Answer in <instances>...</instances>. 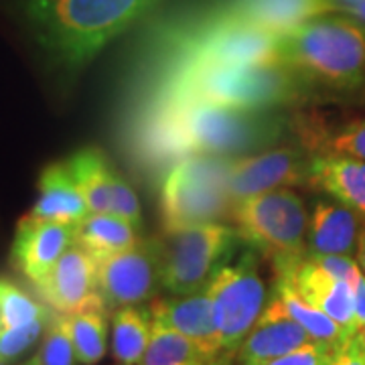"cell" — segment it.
<instances>
[{"instance_id":"obj_18","label":"cell","mask_w":365,"mask_h":365,"mask_svg":"<svg viewBox=\"0 0 365 365\" xmlns=\"http://www.w3.org/2000/svg\"><path fill=\"white\" fill-rule=\"evenodd\" d=\"M361 220L337 201H317L309 217L307 256H351L357 250Z\"/></svg>"},{"instance_id":"obj_30","label":"cell","mask_w":365,"mask_h":365,"mask_svg":"<svg viewBox=\"0 0 365 365\" xmlns=\"http://www.w3.org/2000/svg\"><path fill=\"white\" fill-rule=\"evenodd\" d=\"M49 321L51 317L16 329H0V365H11L14 359L29 351L41 339Z\"/></svg>"},{"instance_id":"obj_1","label":"cell","mask_w":365,"mask_h":365,"mask_svg":"<svg viewBox=\"0 0 365 365\" xmlns=\"http://www.w3.org/2000/svg\"><path fill=\"white\" fill-rule=\"evenodd\" d=\"M292 114L215 104L136 106L128 140L148 169L173 167L193 155L242 157L290 138Z\"/></svg>"},{"instance_id":"obj_24","label":"cell","mask_w":365,"mask_h":365,"mask_svg":"<svg viewBox=\"0 0 365 365\" xmlns=\"http://www.w3.org/2000/svg\"><path fill=\"white\" fill-rule=\"evenodd\" d=\"M67 167L78 182L90 213H112L110 181L114 167L108 163L104 153L93 146L81 148L76 155H71Z\"/></svg>"},{"instance_id":"obj_8","label":"cell","mask_w":365,"mask_h":365,"mask_svg":"<svg viewBox=\"0 0 365 365\" xmlns=\"http://www.w3.org/2000/svg\"><path fill=\"white\" fill-rule=\"evenodd\" d=\"M240 242L242 237L234 225L225 223H205L165 232L160 237V288L175 297L205 290L217 270L234 258Z\"/></svg>"},{"instance_id":"obj_26","label":"cell","mask_w":365,"mask_h":365,"mask_svg":"<svg viewBox=\"0 0 365 365\" xmlns=\"http://www.w3.org/2000/svg\"><path fill=\"white\" fill-rule=\"evenodd\" d=\"M153 319L144 307H122L112 313V355L118 365H138L150 339Z\"/></svg>"},{"instance_id":"obj_16","label":"cell","mask_w":365,"mask_h":365,"mask_svg":"<svg viewBox=\"0 0 365 365\" xmlns=\"http://www.w3.org/2000/svg\"><path fill=\"white\" fill-rule=\"evenodd\" d=\"M213 4L235 21L276 35L333 11L331 0H215Z\"/></svg>"},{"instance_id":"obj_13","label":"cell","mask_w":365,"mask_h":365,"mask_svg":"<svg viewBox=\"0 0 365 365\" xmlns=\"http://www.w3.org/2000/svg\"><path fill=\"white\" fill-rule=\"evenodd\" d=\"M276 278L284 280L300 299L331 317L347 333V337L359 333L353 317V282L331 274L313 256H304L292 266L276 272Z\"/></svg>"},{"instance_id":"obj_25","label":"cell","mask_w":365,"mask_h":365,"mask_svg":"<svg viewBox=\"0 0 365 365\" xmlns=\"http://www.w3.org/2000/svg\"><path fill=\"white\" fill-rule=\"evenodd\" d=\"M108 314L106 307H91L78 313L61 314L78 364H100L108 353Z\"/></svg>"},{"instance_id":"obj_36","label":"cell","mask_w":365,"mask_h":365,"mask_svg":"<svg viewBox=\"0 0 365 365\" xmlns=\"http://www.w3.org/2000/svg\"><path fill=\"white\" fill-rule=\"evenodd\" d=\"M364 0H331L333 11H341V13H349L357 4H361Z\"/></svg>"},{"instance_id":"obj_11","label":"cell","mask_w":365,"mask_h":365,"mask_svg":"<svg viewBox=\"0 0 365 365\" xmlns=\"http://www.w3.org/2000/svg\"><path fill=\"white\" fill-rule=\"evenodd\" d=\"M313 157L297 143L232 157L227 167V191L232 201L235 203L272 189L309 185Z\"/></svg>"},{"instance_id":"obj_22","label":"cell","mask_w":365,"mask_h":365,"mask_svg":"<svg viewBox=\"0 0 365 365\" xmlns=\"http://www.w3.org/2000/svg\"><path fill=\"white\" fill-rule=\"evenodd\" d=\"M262 314L292 319L314 341H321V343L333 345V347H341L343 343L351 339V337H347V333L331 317H327L323 311L314 309L313 304H309L307 300L300 299L284 280H278V278H276V284H274L272 299L268 300V304H266Z\"/></svg>"},{"instance_id":"obj_12","label":"cell","mask_w":365,"mask_h":365,"mask_svg":"<svg viewBox=\"0 0 365 365\" xmlns=\"http://www.w3.org/2000/svg\"><path fill=\"white\" fill-rule=\"evenodd\" d=\"M35 288L43 302L57 314L106 307L98 288V262L78 242L67 248L51 272Z\"/></svg>"},{"instance_id":"obj_21","label":"cell","mask_w":365,"mask_h":365,"mask_svg":"<svg viewBox=\"0 0 365 365\" xmlns=\"http://www.w3.org/2000/svg\"><path fill=\"white\" fill-rule=\"evenodd\" d=\"M292 140L307 148L311 155L337 153L365 160V118H353L329 130L319 118L309 116L307 112H294Z\"/></svg>"},{"instance_id":"obj_28","label":"cell","mask_w":365,"mask_h":365,"mask_svg":"<svg viewBox=\"0 0 365 365\" xmlns=\"http://www.w3.org/2000/svg\"><path fill=\"white\" fill-rule=\"evenodd\" d=\"M53 317V311L33 299L25 288L0 278V329H16Z\"/></svg>"},{"instance_id":"obj_39","label":"cell","mask_w":365,"mask_h":365,"mask_svg":"<svg viewBox=\"0 0 365 365\" xmlns=\"http://www.w3.org/2000/svg\"><path fill=\"white\" fill-rule=\"evenodd\" d=\"M21 365H41L39 355H37V353H35V355H31V357H29L26 361H23V364H21Z\"/></svg>"},{"instance_id":"obj_31","label":"cell","mask_w":365,"mask_h":365,"mask_svg":"<svg viewBox=\"0 0 365 365\" xmlns=\"http://www.w3.org/2000/svg\"><path fill=\"white\" fill-rule=\"evenodd\" d=\"M110 195H112V213H116L122 220L130 222L136 230H143V209H140V199L136 195L134 187H132L130 182L126 181L116 169L112 170Z\"/></svg>"},{"instance_id":"obj_5","label":"cell","mask_w":365,"mask_h":365,"mask_svg":"<svg viewBox=\"0 0 365 365\" xmlns=\"http://www.w3.org/2000/svg\"><path fill=\"white\" fill-rule=\"evenodd\" d=\"M276 59L313 91L364 90L365 26L353 16H317L278 35Z\"/></svg>"},{"instance_id":"obj_33","label":"cell","mask_w":365,"mask_h":365,"mask_svg":"<svg viewBox=\"0 0 365 365\" xmlns=\"http://www.w3.org/2000/svg\"><path fill=\"white\" fill-rule=\"evenodd\" d=\"M333 365H365V339L361 333H355L351 339L341 345Z\"/></svg>"},{"instance_id":"obj_27","label":"cell","mask_w":365,"mask_h":365,"mask_svg":"<svg viewBox=\"0 0 365 365\" xmlns=\"http://www.w3.org/2000/svg\"><path fill=\"white\" fill-rule=\"evenodd\" d=\"M215 357V355H213ZM209 355L175 329L153 321L148 347L138 365H201Z\"/></svg>"},{"instance_id":"obj_20","label":"cell","mask_w":365,"mask_h":365,"mask_svg":"<svg viewBox=\"0 0 365 365\" xmlns=\"http://www.w3.org/2000/svg\"><path fill=\"white\" fill-rule=\"evenodd\" d=\"M313 341V337L292 319L262 314L260 321L237 347L235 361L237 365L264 364Z\"/></svg>"},{"instance_id":"obj_29","label":"cell","mask_w":365,"mask_h":365,"mask_svg":"<svg viewBox=\"0 0 365 365\" xmlns=\"http://www.w3.org/2000/svg\"><path fill=\"white\" fill-rule=\"evenodd\" d=\"M41 365H76L78 357L73 351V343L69 339L61 314L53 313L49 325L43 333L39 351Z\"/></svg>"},{"instance_id":"obj_38","label":"cell","mask_w":365,"mask_h":365,"mask_svg":"<svg viewBox=\"0 0 365 365\" xmlns=\"http://www.w3.org/2000/svg\"><path fill=\"white\" fill-rule=\"evenodd\" d=\"M347 14H349V16H353L355 21H359V23H364L365 25V0L361 2V4H357L355 9H351V11H349Z\"/></svg>"},{"instance_id":"obj_40","label":"cell","mask_w":365,"mask_h":365,"mask_svg":"<svg viewBox=\"0 0 365 365\" xmlns=\"http://www.w3.org/2000/svg\"><path fill=\"white\" fill-rule=\"evenodd\" d=\"M361 335H364V339H365V329H364V331H361Z\"/></svg>"},{"instance_id":"obj_34","label":"cell","mask_w":365,"mask_h":365,"mask_svg":"<svg viewBox=\"0 0 365 365\" xmlns=\"http://www.w3.org/2000/svg\"><path fill=\"white\" fill-rule=\"evenodd\" d=\"M353 317L355 327L361 333L365 329V274H359L357 282L353 284Z\"/></svg>"},{"instance_id":"obj_37","label":"cell","mask_w":365,"mask_h":365,"mask_svg":"<svg viewBox=\"0 0 365 365\" xmlns=\"http://www.w3.org/2000/svg\"><path fill=\"white\" fill-rule=\"evenodd\" d=\"M357 264L361 268V272L365 274V225L359 232V240H357Z\"/></svg>"},{"instance_id":"obj_19","label":"cell","mask_w":365,"mask_h":365,"mask_svg":"<svg viewBox=\"0 0 365 365\" xmlns=\"http://www.w3.org/2000/svg\"><path fill=\"white\" fill-rule=\"evenodd\" d=\"M37 187V201L29 211V217L78 225L90 215L88 203L67 167V160L47 165L41 173Z\"/></svg>"},{"instance_id":"obj_10","label":"cell","mask_w":365,"mask_h":365,"mask_svg":"<svg viewBox=\"0 0 365 365\" xmlns=\"http://www.w3.org/2000/svg\"><path fill=\"white\" fill-rule=\"evenodd\" d=\"M98 262V288L106 309L143 307L157 299L163 274L160 237H140L130 248Z\"/></svg>"},{"instance_id":"obj_35","label":"cell","mask_w":365,"mask_h":365,"mask_svg":"<svg viewBox=\"0 0 365 365\" xmlns=\"http://www.w3.org/2000/svg\"><path fill=\"white\" fill-rule=\"evenodd\" d=\"M235 364V351H222L215 357H209L205 364L201 365H234Z\"/></svg>"},{"instance_id":"obj_7","label":"cell","mask_w":365,"mask_h":365,"mask_svg":"<svg viewBox=\"0 0 365 365\" xmlns=\"http://www.w3.org/2000/svg\"><path fill=\"white\" fill-rule=\"evenodd\" d=\"M232 157L193 155L181 158L169 169L160 187L163 232L193 225L222 223L232 213L227 191V167Z\"/></svg>"},{"instance_id":"obj_2","label":"cell","mask_w":365,"mask_h":365,"mask_svg":"<svg viewBox=\"0 0 365 365\" xmlns=\"http://www.w3.org/2000/svg\"><path fill=\"white\" fill-rule=\"evenodd\" d=\"M138 79V104H215L248 110H299L311 86L282 61L185 67Z\"/></svg>"},{"instance_id":"obj_17","label":"cell","mask_w":365,"mask_h":365,"mask_svg":"<svg viewBox=\"0 0 365 365\" xmlns=\"http://www.w3.org/2000/svg\"><path fill=\"white\" fill-rule=\"evenodd\" d=\"M309 185L351 209L365 222V160L337 153L314 155Z\"/></svg>"},{"instance_id":"obj_3","label":"cell","mask_w":365,"mask_h":365,"mask_svg":"<svg viewBox=\"0 0 365 365\" xmlns=\"http://www.w3.org/2000/svg\"><path fill=\"white\" fill-rule=\"evenodd\" d=\"M278 35L223 14L215 4L165 19L150 29L136 78L205 66H250L276 59Z\"/></svg>"},{"instance_id":"obj_15","label":"cell","mask_w":365,"mask_h":365,"mask_svg":"<svg viewBox=\"0 0 365 365\" xmlns=\"http://www.w3.org/2000/svg\"><path fill=\"white\" fill-rule=\"evenodd\" d=\"M148 311L153 321L163 323L185 335L209 357L225 351L215 327L213 304L207 290L185 294V297L170 294L167 299H155L150 302Z\"/></svg>"},{"instance_id":"obj_14","label":"cell","mask_w":365,"mask_h":365,"mask_svg":"<svg viewBox=\"0 0 365 365\" xmlns=\"http://www.w3.org/2000/svg\"><path fill=\"white\" fill-rule=\"evenodd\" d=\"M76 242V225L45 222L25 215L14 234L13 264L29 282L39 284L51 272L53 266Z\"/></svg>"},{"instance_id":"obj_4","label":"cell","mask_w":365,"mask_h":365,"mask_svg":"<svg viewBox=\"0 0 365 365\" xmlns=\"http://www.w3.org/2000/svg\"><path fill=\"white\" fill-rule=\"evenodd\" d=\"M163 0H23L35 39L67 73L93 61L128 29L155 13Z\"/></svg>"},{"instance_id":"obj_9","label":"cell","mask_w":365,"mask_h":365,"mask_svg":"<svg viewBox=\"0 0 365 365\" xmlns=\"http://www.w3.org/2000/svg\"><path fill=\"white\" fill-rule=\"evenodd\" d=\"M205 290L213 304L222 347L225 351H237L268 304V288L258 272L256 256L246 254L234 266L225 264Z\"/></svg>"},{"instance_id":"obj_23","label":"cell","mask_w":365,"mask_h":365,"mask_svg":"<svg viewBox=\"0 0 365 365\" xmlns=\"http://www.w3.org/2000/svg\"><path fill=\"white\" fill-rule=\"evenodd\" d=\"M140 240V230L116 213H90L76 225V242L96 260L130 248Z\"/></svg>"},{"instance_id":"obj_6","label":"cell","mask_w":365,"mask_h":365,"mask_svg":"<svg viewBox=\"0 0 365 365\" xmlns=\"http://www.w3.org/2000/svg\"><path fill=\"white\" fill-rule=\"evenodd\" d=\"M230 220L242 242H248L280 272L307 256L309 213L294 189H272L232 205Z\"/></svg>"},{"instance_id":"obj_32","label":"cell","mask_w":365,"mask_h":365,"mask_svg":"<svg viewBox=\"0 0 365 365\" xmlns=\"http://www.w3.org/2000/svg\"><path fill=\"white\" fill-rule=\"evenodd\" d=\"M337 351H339V347L327 345L321 341H313V343L302 345L294 351L284 353V355L274 357L270 361L256 365H333Z\"/></svg>"}]
</instances>
